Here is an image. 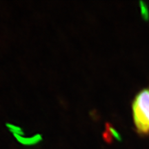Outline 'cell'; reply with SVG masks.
I'll return each instance as SVG.
<instances>
[{
    "label": "cell",
    "instance_id": "1",
    "mask_svg": "<svg viewBox=\"0 0 149 149\" xmlns=\"http://www.w3.org/2000/svg\"><path fill=\"white\" fill-rule=\"evenodd\" d=\"M134 125L139 135H149V88L136 95L132 103Z\"/></svg>",
    "mask_w": 149,
    "mask_h": 149
},
{
    "label": "cell",
    "instance_id": "2",
    "mask_svg": "<svg viewBox=\"0 0 149 149\" xmlns=\"http://www.w3.org/2000/svg\"><path fill=\"white\" fill-rule=\"evenodd\" d=\"M104 137L105 140L109 142L112 141L113 139H116L119 141L121 140V136L120 134L110 123L106 124V130L104 133Z\"/></svg>",
    "mask_w": 149,
    "mask_h": 149
},
{
    "label": "cell",
    "instance_id": "3",
    "mask_svg": "<svg viewBox=\"0 0 149 149\" xmlns=\"http://www.w3.org/2000/svg\"><path fill=\"white\" fill-rule=\"evenodd\" d=\"M15 137L22 143V144L24 145H33L37 143L40 142V141L42 139V137L40 134H37L31 137H24L21 135H14Z\"/></svg>",
    "mask_w": 149,
    "mask_h": 149
},
{
    "label": "cell",
    "instance_id": "4",
    "mask_svg": "<svg viewBox=\"0 0 149 149\" xmlns=\"http://www.w3.org/2000/svg\"><path fill=\"white\" fill-rule=\"evenodd\" d=\"M139 6H140L141 15L143 19L145 21H148L149 19V10L148 6L144 1H139Z\"/></svg>",
    "mask_w": 149,
    "mask_h": 149
},
{
    "label": "cell",
    "instance_id": "5",
    "mask_svg": "<svg viewBox=\"0 0 149 149\" xmlns=\"http://www.w3.org/2000/svg\"><path fill=\"white\" fill-rule=\"evenodd\" d=\"M6 127L8 128L10 132L13 133L14 135H18L21 136L22 135H24L23 130H22L21 128L19 127V126L14 125V124H8V123H7V124H6Z\"/></svg>",
    "mask_w": 149,
    "mask_h": 149
}]
</instances>
